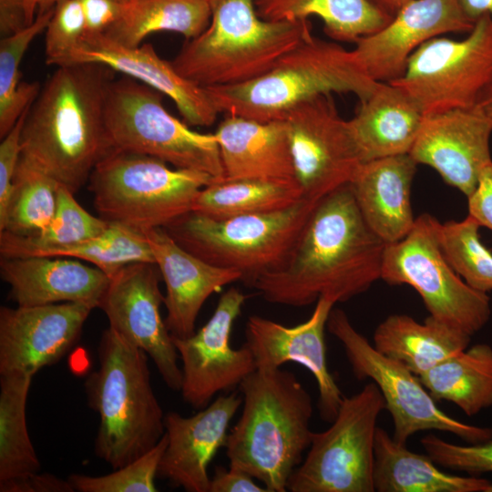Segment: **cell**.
Wrapping results in <instances>:
<instances>
[{
    "instance_id": "6da1fadb",
    "label": "cell",
    "mask_w": 492,
    "mask_h": 492,
    "mask_svg": "<svg viewBox=\"0 0 492 492\" xmlns=\"http://www.w3.org/2000/svg\"><path fill=\"white\" fill-rule=\"evenodd\" d=\"M385 246L364 221L348 184L319 200L283 265L250 286L267 302L293 307L320 297L344 302L381 279Z\"/></svg>"
},
{
    "instance_id": "7a4b0ae2",
    "label": "cell",
    "mask_w": 492,
    "mask_h": 492,
    "mask_svg": "<svg viewBox=\"0 0 492 492\" xmlns=\"http://www.w3.org/2000/svg\"><path fill=\"white\" fill-rule=\"evenodd\" d=\"M115 73L99 63L57 67L26 113L21 159L74 194L113 150L105 101Z\"/></svg>"
},
{
    "instance_id": "3957f363",
    "label": "cell",
    "mask_w": 492,
    "mask_h": 492,
    "mask_svg": "<svg viewBox=\"0 0 492 492\" xmlns=\"http://www.w3.org/2000/svg\"><path fill=\"white\" fill-rule=\"evenodd\" d=\"M240 388L241 414L225 444L229 466L269 492H285L312 442V397L293 373L281 368L256 369Z\"/></svg>"
},
{
    "instance_id": "277c9868",
    "label": "cell",
    "mask_w": 492,
    "mask_h": 492,
    "mask_svg": "<svg viewBox=\"0 0 492 492\" xmlns=\"http://www.w3.org/2000/svg\"><path fill=\"white\" fill-rule=\"evenodd\" d=\"M97 356L98 368L85 382L87 403L99 415L95 453L117 469L157 445L165 434V414L152 388L145 351L108 327Z\"/></svg>"
},
{
    "instance_id": "5b68a950",
    "label": "cell",
    "mask_w": 492,
    "mask_h": 492,
    "mask_svg": "<svg viewBox=\"0 0 492 492\" xmlns=\"http://www.w3.org/2000/svg\"><path fill=\"white\" fill-rule=\"evenodd\" d=\"M376 83L354 49L311 34L261 77L207 88L220 113L267 122L322 95L352 93L363 100Z\"/></svg>"
},
{
    "instance_id": "8992f818",
    "label": "cell",
    "mask_w": 492,
    "mask_h": 492,
    "mask_svg": "<svg viewBox=\"0 0 492 492\" xmlns=\"http://www.w3.org/2000/svg\"><path fill=\"white\" fill-rule=\"evenodd\" d=\"M208 1L207 27L187 40L171 61L182 77L204 87L259 77L312 34L308 20L261 18L255 0Z\"/></svg>"
},
{
    "instance_id": "52a82bcc",
    "label": "cell",
    "mask_w": 492,
    "mask_h": 492,
    "mask_svg": "<svg viewBox=\"0 0 492 492\" xmlns=\"http://www.w3.org/2000/svg\"><path fill=\"white\" fill-rule=\"evenodd\" d=\"M214 181L204 172L113 149L94 168L88 188L102 219L144 231L165 228L190 212L200 190Z\"/></svg>"
},
{
    "instance_id": "ba28073f",
    "label": "cell",
    "mask_w": 492,
    "mask_h": 492,
    "mask_svg": "<svg viewBox=\"0 0 492 492\" xmlns=\"http://www.w3.org/2000/svg\"><path fill=\"white\" fill-rule=\"evenodd\" d=\"M318 202L303 198L282 210L227 219L190 211L164 229L189 252L240 272L251 285L283 265Z\"/></svg>"
},
{
    "instance_id": "9c48e42d",
    "label": "cell",
    "mask_w": 492,
    "mask_h": 492,
    "mask_svg": "<svg viewBox=\"0 0 492 492\" xmlns=\"http://www.w3.org/2000/svg\"><path fill=\"white\" fill-rule=\"evenodd\" d=\"M163 94L127 76L108 85L105 121L114 150L148 155L177 169L223 179L219 146L213 134L200 133L172 116Z\"/></svg>"
},
{
    "instance_id": "30bf717a",
    "label": "cell",
    "mask_w": 492,
    "mask_h": 492,
    "mask_svg": "<svg viewBox=\"0 0 492 492\" xmlns=\"http://www.w3.org/2000/svg\"><path fill=\"white\" fill-rule=\"evenodd\" d=\"M385 409L374 382L343 396L329 428L313 432L309 451L289 478L291 492H374L377 420Z\"/></svg>"
},
{
    "instance_id": "8fae6325",
    "label": "cell",
    "mask_w": 492,
    "mask_h": 492,
    "mask_svg": "<svg viewBox=\"0 0 492 492\" xmlns=\"http://www.w3.org/2000/svg\"><path fill=\"white\" fill-rule=\"evenodd\" d=\"M438 224L432 215L422 214L405 238L386 244L381 279L392 285H410L430 316L472 336L489 321L490 299L451 267L439 244Z\"/></svg>"
},
{
    "instance_id": "7c38bea8",
    "label": "cell",
    "mask_w": 492,
    "mask_h": 492,
    "mask_svg": "<svg viewBox=\"0 0 492 492\" xmlns=\"http://www.w3.org/2000/svg\"><path fill=\"white\" fill-rule=\"evenodd\" d=\"M390 83L425 115L477 107L492 84V15H480L463 39L437 36L424 43Z\"/></svg>"
},
{
    "instance_id": "4fadbf2b",
    "label": "cell",
    "mask_w": 492,
    "mask_h": 492,
    "mask_svg": "<svg viewBox=\"0 0 492 492\" xmlns=\"http://www.w3.org/2000/svg\"><path fill=\"white\" fill-rule=\"evenodd\" d=\"M328 331L343 344L357 380L371 379L380 390L399 443L422 431L437 430L475 444L492 439V428L463 423L443 412L419 377L400 362L379 353L341 309L331 311Z\"/></svg>"
},
{
    "instance_id": "5bb4252c",
    "label": "cell",
    "mask_w": 492,
    "mask_h": 492,
    "mask_svg": "<svg viewBox=\"0 0 492 492\" xmlns=\"http://www.w3.org/2000/svg\"><path fill=\"white\" fill-rule=\"evenodd\" d=\"M282 120L303 198L318 201L351 182L362 161L348 120L340 116L331 95L300 104Z\"/></svg>"
},
{
    "instance_id": "9a60e30c",
    "label": "cell",
    "mask_w": 492,
    "mask_h": 492,
    "mask_svg": "<svg viewBox=\"0 0 492 492\" xmlns=\"http://www.w3.org/2000/svg\"><path fill=\"white\" fill-rule=\"evenodd\" d=\"M159 275L151 262L122 267L109 277L98 308L107 315L111 329L147 353L166 385L180 391L183 376L179 354L160 314L164 296Z\"/></svg>"
},
{
    "instance_id": "2e32d148",
    "label": "cell",
    "mask_w": 492,
    "mask_h": 492,
    "mask_svg": "<svg viewBox=\"0 0 492 492\" xmlns=\"http://www.w3.org/2000/svg\"><path fill=\"white\" fill-rule=\"evenodd\" d=\"M246 299L231 287L199 331L186 338L171 335L182 363V398L196 409L206 407L216 394L240 386L257 369L246 344L239 349L231 346L232 326Z\"/></svg>"
},
{
    "instance_id": "e0dca14e",
    "label": "cell",
    "mask_w": 492,
    "mask_h": 492,
    "mask_svg": "<svg viewBox=\"0 0 492 492\" xmlns=\"http://www.w3.org/2000/svg\"><path fill=\"white\" fill-rule=\"evenodd\" d=\"M94 309L84 302L0 308V375H34L78 340Z\"/></svg>"
},
{
    "instance_id": "ac0fdd59",
    "label": "cell",
    "mask_w": 492,
    "mask_h": 492,
    "mask_svg": "<svg viewBox=\"0 0 492 492\" xmlns=\"http://www.w3.org/2000/svg\"><path fill=\"white\" fill-rule=\"evenodd\" d=\"M335 302L320 297L304 323L285 326L259 315L248 318L245 343L253 354L256 368H281L286 362L297 363L313 374L318 388V409L323 420L332 423L343 399L327 364L324 332Z\"/></svg>"
},
{
    "instance_id": "d6986e66",
    "label": "cell",
    "mask_w": 492,
    "mask_h": 492,
    "mask_svg": "<svg viewBox=\"0 0 492 492\" xmlns=\"http://www.w3.org/2000/svg\"><path fill=\"white\" fill-rule=\"evenodd\" d=\"M474 24L459 0H411L381 29L359 38L354 51L372 79L391 82L424 43L447 33H468Z\"/></svg>"
},
{
    "instance_id": "ffe728a7",
    "label": "cell",
    "mask_w": 492,
    "mask_h": 492,
    "mask_svg": "<svg viewBox=\"0 0 492 492\" xmlns=\"http://www.w3.org/2000/svg\"><path fill=\"white\" fill-rule=\"evenodd\" d=\"M491 134L492 119L477 107L426 114L409 155L467 197L492 162Z\"/></svg>"
},
{
    "instance_id": "44dd1931",
    "label": "cell",
    "mask_w": 492,
    "mask_h": 492,
    "mask_svg": "<svg viewBox=\"0 0 492 492\" xmlns=\"http://www.w3.org/2000/svg\"><path fill=\"white\" fill-rule=\"evenodd\" d=\"M77 63L105 65L166 95L189 126H211L220 114L208 88L182 77L149 43L128 47L104 34H86L67 65Z\"/></svg>"
},
{
    "instance_id": "7402d4cb",
    "label": "cell",
    "mask_w": 492,
    "mask_h": 492,
    "mask_svg": "<svg viewBox=\"0 0 492 492\" xmlns=\"http://www.w3.org/2000/svg\"><path fill=\"white\" fill-rule=\"evenodd\" d=\"M241 405L242 397L231 393L218 396L191 416L167 413L168 445L158 476L188 492H209L208 466L225 446L230 423Z\"/></svg>"
},
{
    "instance_id": "603a6c76",
    "label": "cell",
    "mask_w": 492,
    "mask_h": 492,
    "mask_svg": "<svg viewBox=\"0 0 492 492\" xmlns=\"http://www.w3.org/2000/svg\"><path fill=\"white\" fill-rule=\"evenodd\" d=\"M142 232L166 285V326L172 336L189 337L195 333L196 320L206 300L224 286L241 281L242 275L189 252L164 228Z\"/></svg>"
},
{
    "instance_id": "cb8c5ba5",
    "label": "cell",
    "mask_w": 492,
    "mask_h": 492,
    "mask_svg": "<svg viewBox=\"0 0 492 492\" xmlns=\"http://www.w3.org/2000/svg\"><path fill=\"white\" fill-rule=\"evenodd\" d=\"M0 275L17 306L84 302L98 308L109 277L68 257H1Z\"/></svg>"
},
{
    "instance_id": "d4e9b609",
    "label": "cell",
    "mask_w": 492,
    "mask_h": 492,
    "mask_svg": "<svg viewBox=\"0 0 492 492\" xmlns=\"http://www.w3.org/2000/svg\"><path fill=\"white\" fill-rule=\"evenodd\" d=\"M417 163L409 154L363 162L349 183L369 228L386 244L405 238L415 219L411 186Z\"/></svg>"
},
{
    "instance_id": "484cf974",
    "label": "cell",
    "mask_w": 492,
    "mask_h": 492,
    "mask_svg": "<svg viewBox=\"0 0 492 492\" xmlns=\"http://www.w3.org/2000/svg\"><path fill=\"white\" fill-rule=\"evenodd\" d=\"M214 135L220 154L223 179L297 182L284 120L262 122L227 116Z\"/></svg>"
},
{
    "instance_id": "4316f807",
    "label": "cell",
    "mask_w": 492,
    "mask_h": 492,
    "mask_svg": "<svg viewBox=\"0 0 492 492\" xmlns=\"http://www.w3.org/2000/svg\"><path fill=\"white\" fill-rule=\"evenodd\" d=\"M425 114L399 87L377 82L348 120L362 163L409 154Z\"/></svg>"
},
{
    "instance_id": "83f0119b",
    "label": "cell",
    "mask_w": 492,
    "mask_h": 492,
    "mask_svg": "<svg viewBox=\"0 0 492 492\" xmlns=\"http://www.w3.org/2000/svg\"><path fill=\"white\" fill-rule=\"evenodd\" d=\"M426 454L408 449L377 427L374 486L378 492H491L492 482L476 476L442 471Z\"/></svg>"
},
{
    "instance_id": "f1b7e54d",
    "label": "cell",
    "mask_w": 492,
    "mask_h": 492,
    "mask_svg": "<svg viewBox=\"0 0 492 492\" xmlns=\"http://www.w3.org/2000/svg\"><path fill=\"white\" fill-rule=\"evenodd\" d=\"M470 340L465 331L430 315L419 323L406 314H392L376 327L373 345L419 376L468 347Z\"/></svg>"
},
{
    "instance_id": "f546056e",
    "label": "cell",
    "mask_w": 492,
    "mask_h": 492,
    "mask_svg": "<svg viewBox=\"0 0 492 492\" xmlns=\"http://www.w3.org/2000/svg\"><path fill=\"white\" fill-rule=\"evenodd\" d=\"M259 15L271 21L316 16L332 39L355 43L384 26L393 16L370 0H255Z\"/></svg>"
},
{
    "instance_id": "4dcf8cb0",
    "label": "cell",
    "mask_w": 492,
    "mask_h": 492,
    "mask_svg": "<svg viewBox=\"0 0 492 492\" xmlns=\"http://www.w3.org/2000/svg\"><path fill=\"white\" fill-rule=\"evenodd\" d=\"M418 377L436 402L453 403L466 415H476L492 406V347H466Z\"/></svg>"
},
{
    "instance_id": "1f68e13d",
    "label": "cell",
    "mask_w": 492,
    "mask_h": 492,
    "mask_svg": "<svg viewBox=\"0 0 492 492\" xmlns=\"http://www.w3.org/2000/svg\"><path fill=\"white\" fill-rule=\"evenodd\" d=\"M210 18L208 0H129L104 35L128 47H137L149 35L162 31L190 40L204 31Z\"/></svg>"
},
{
    "instance_id": "d6a6232c",
    "label": "cell",
    "mask_w": 492,
    "mask_h": 492,
    "mask_svg": "<svg viewBox=\"0 0 492 492\" xmlns=\"http://www.w3.org/2000/svg\"><path fill=\"white\" fill-rule=\"evenodd\" d=\"M302 199L303 193L297 182L221 179L200 190L191 211L214 219H227L282 210Z\"/></svg>"
},
{
    "instance_id": "836d02e7",
    "label": "cell",
    "mask_w": 492,
    "mask_h": 492,
    "mask_svg": "<svg viewBox=\"0 0 492 492\" xmlns=\"http://www.w3.org/2000/svg\"><path fill=\"white\" fill-rule=\"evenodd\" d=\"M108 225L109 221L88 213L76 200L73 192L59 185L56 209L50 223L33 236L0 232V254L5 258L26 257L67 247L100 235Z\"/></svg>"
},
{
    "instance_id": "e575fe53",
    "label": "cell",
    "mask_w": 492,
    "mask_h": 492,
    "mask_svg": "<svg viewBox=\"0 0 492 492\" xmlns=\"http://www.w3.org/2000/svg\"><path fill=\"white\" fill-rule=\"evenodd\" d=\"M32 375L0 379V481L39 472L41 463L26 425V401Z\"/></svg>"
},
{
    "instance_id": "d590c367",
    "label": "cell",
    "mask_w": 492,
    "mask_h": 492,
    "mask_svg": "<svg viewBox=\"0 0 492 492\" xmlns=\"http://www.w3.org/2000/svg\"><path fill=\"white\" fill-rule=\"evenodd\" d=\"M58 186L20 157L8 206L0 220V232L22 237L39 233L55 215Z\"/></svg>"
},
{
    "instance_id": "8d00e7d4",
    "label": "cell",
    "mask_w": 492,
    "mask_h": 492,
    "mask_svg": "<svg viewBox=\"0 0 492 492\" xmlns=\"http://www.w3.org/2000/svg\"><path fill=\"white\" fill-rule=\"evenodd\" d=\"M54 7L37 13L34 22L0 41V137L3 138L37 97V82L21 81L20 64L33 40L46 30Z\"/></svg>"
},
{
    "instance_id": "74e56055",
    "label": "cell",
    "mask_w": 492,
    "mask_h": 492,
    "mask_svg": "<svg viewBox=\"0 0 492 492\" xmlns=\"http://www.w3.org/2000/svg\"><path fill=\"white\" fill-rule=\"evenodd\" d=\"M33 256L68 257L87 261L111 277L122 267L136 262L155 263L144 233L129 226L109 222L100 235L64 248Z\"/></svg>"
},
{
    "instance_id": "f35d334b",
    "label": "cell",
    "mask_w": 492,
    "mask_h": 492,
    "mask_svg": "<svg viewBox=\"0 0 492 492\" xmlns=\"http://www.w3.org/2000/svg\"><path fill=\"white\" fill-rule=\"evenodd\" d=\"M480 224L470 215L462 220L439 222L441 250L455 272L472 288L492 291V252L482 243Z\"/></svg>"
},
{
    "instance_id": "ab89813d",
    "label": "cell",
    "mask_w": 492,
    "mask_h": 492,
    "mask_svg": "<svg viewBox=\"0 0 492 492\" xmlns=\"http://www.w3.org/2000/svg\"><path fill=\"white\" fill-rule=\"evenodd\" d=\"M167 445L165 433L150 450L112 473L99 477L72 474L67 480L78 492H156L155 478Z\"/></svg>"
},
{
    "instance_id": "60d3db41",
    "label": "cell",
    "mask_w": 492,
    "mask_h": 492,
    "mask_svg": "<svg viewBox=\"0 0 492 492\" xmlns=\"http://www.w3.org/2000/svg\"><path fill=\"white\" fill-rule=\"evenodd\" d=\"M86 34V20L79 1L58 0L46 28V64L56 67L67 66Z\"/></svg>"
},
{
    "instance_id": "b9f144b4",
    "label": "cell",
    "mask_w": 492,
    "mask_h": 492,
    "mask_svg": "<svg viewBox=\"0 0 492 492\" xmlns=\"http://www.w3.org/2000/svg\"><path fill=\"white\" fill-rule=\"evenodd\" d=\"M420 443L438 466L472 476L492 473V439L457 445L430 434Z\"/></svg>"
},
{
    "instance_id": "7bdbcfd3",
    "label": "cell",
    "mask_w": 492,
    "mask_h": 492,
    "mask_svg": "<svg viewBox=\"0 0 492 492\" xmlns=\"http://www.w3.org/2000/svg\"><path fill=\"white\" fill-rule=\"evenodd\" d=\"M30 106L0 144V220L5 214L12 193L13 179L21 157V132Z\"/></svg>"
},
{
    "instance_id": "ee69618b",
    "label": "cell",
    "mask_w": 492,
    "mask_h": 492,
    "mask_svg": "<svg viewBox=\"0 0 492 492\" xmlns=\"http://www.w3.org/2000/svg\"><path fill=\"white\" fill-rule=\"evenodd\" d=\"M68 480L53 474L31 473L0 481V492H74Z\"/></svg>"
},
{
    "instance_id": "f6af8a7d",
    "label": "cell",
    "mask_w": 492,
    "mask_h": 492,
    "mask_svg": "<svg viewBox=\"0 0 492 492\" xmlns=\"http://www.w3.org/2000/svg\"><path fill=\"white\" fill-rule=\"evenodd\" d=\"M86 20L87 34H104L118 19L123 3L118 0H78Z\"/></svg>"
},
{
    "instance_id": "bcb514c9",
    "label": "cell",
    "mask_w": 492,
    "mask_h": 492,
    "mask_svg": "<svg viewBox=\"0 0 492 492\" xmlns=\"http://www.w3.org/2000/svg\"><path fill=\"white\" fill-rule=\"evenodd\" d=\"M468 215L473 217L481 227L492 231V162L481 171L477 184L467 196Z\"/></svg>"
},
{
    "instance_id": "7dc6e473",
    "label": "cell",
    "mask_w": 492,
    "mask_h": 492,
    "mask_svg": "<svg viewBox=\"0 0 492 492\" xmlns=\"http://www.w3.org/2000/svg\"><path fill=\"white\" fill-rule=\"evenodd\" d=\"M248 473L235 467L217 466L210 478L209 492H269L255 483Z\"/></svg>"
},
{
    "instance_id": "c3c4849f",
    "label": "cell",
    "mask_w": 492,
    "mask_h": 492,
    "mask_svg": "<svg viewBox=\"0 0 492 492\" xmlns=\"http://www.w3.org/2000/svg\"><path fill=\"white\" fill-rule=\"evenodd\" d=\"M30 25L25 0H0L1 38L12 36Z\"/></svg>"
},
{
    "instance_id": "681fc988",
    "label": "cell",
    "mask_w": 492,
    "mask_h": 492,
    "mask_svg": "<svg viewBox=\"0 0 492 492\" xmlns=\"http://www.w3.org/2000/svg\"><path fill=\"white\" fill-rule=\"evenodd\" d=\"M466 15L474 22L482 15H492V0H459Z\"/></svg>"
},
{
    "instance_id": "f907efd6",
    "label": "cell",
    "mask_w": 492,
    "mask_h": 492,
    "mask_svg": "<svg viewBox=\"0 0 492 492\" xmlns=\"http://www.w3.org/2000/svg\"><path fill=\"white\" fill-rule=\"evenodd\" d=\"M58 0H25L28 21L30 24L36 19L35 12H46L54 7Z\"/></svg>"
},
{
    "instance_id": "816d5d0a",
    "label": "cell",
    "mask_w": 492,
    "mask_h": 492,
    "mask_svg": "<svg viewBox=\"0 0 492 492\" xmlns=\"http://www.w3.org/2000/svg\"><path fill=\"white\" fill-rule=\"evenodd\" d=\"M377 7L393 16L403 5L411 0H370Z\"/></svg>"
},
{
    "instance_id": "f5cc1de1",
    "label": "cell",
    "mask_w": 492,
    "mask_h": 492,
    "mask_svg": "<svg viewBox=\"0 0 492 492\" xmlns=\"http://www.w3.org/2000/svg\"><path fill=\"white\" fill-rule=\"evenodd\" d=\"M477 107L492 119V84L483 94Z\"/></svg>"
},
{
    "instance_id": "db71d44e",
    "label": "cell",
    "mask_w": 492,
    "mask_h": 492,
    "mask_svg": "<svg viewBox=\"0 0 492 492\" xmlns=\"http://www.w3.org/2000/svg\"><path fill=\"white\" fill-rule=\"evenodd\" d=\"M118 1H119V2H121V3H126V2H128V1H129V0H118Z\"/></svg>"
}]
</instances>
